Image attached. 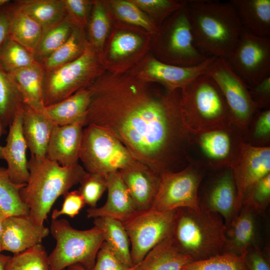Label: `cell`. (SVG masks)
I'll list each match as a JSON object with an SVG mask.
<instances>
[{"instance_id":"1","label":"cell","mask_w":270,"mask_h":270,"mask_svg":"<svg viewBox=\"0 0 270 270\" xmlns=\"http://www.w3.org/2000/svg\"><path fill=\"white\" fill-rule=\"evenodd\" d=\"M84 126L94 125L119 140L137 160L160 175L189 163L188 132L180 114L179 90L108 72L88 88Z\"/></svg>"},{"instance_id":"2","label":"cell","mask_w":270,"mask_h":270,"mask_svg":"<svg viewBox=\"0 0 270 270\" xmlns=\"http://www.w3.org/2000/svg\"><path fill=\"white\" fill-rule=\"evenodd\" d=\"M184 4L196 46L208 56L227 59L243 29L232 4L212 0Z\"/></svg>"},{"instance_id":"3","label":"cell","mask_w":270,"mask_h":270,"mask_svg":"<svg viewBox=\"0 0 270 270\" xmlns=\"http://www.w3.org/2000/svg\"><path fill=\"white\" fill-rule=\"evenodd\" d=\"M28 167L30 176L20 192L29 210L28 217L38 226H44L52 205L80 183L86 171L79 163L64 166L45 158L31 156Z\"/></svg>"},{"instance_id":"4","label":"cell","mask_w":270,"mask_h":270,"mask_svg":"<svg viewBox=\"0 0 270 270\" xmlns=\"http://www.w3.org/2000/svg\"><path fill=\"white\" fill-rule=\"evenodd\" d=\"M226 226L218 214L200 207L176 210L172 236L178 250L192 261L224 252Z\"/></svg>"},{"instance_id":"5","label":"cell","mask_w":270,"mask_h":270,"mask_svg":"<svg viewBox=\"0 0 270 270\" xmlns=\"http://www.w3.org/2000/svg\"><path fill=\"white\" fill-rule=\"evenodd\" d=\"M179 92L181 117L188 132L202 133L234 126L220 90L208 74L198 77Z\"/></svg>"},{"instance_id":"6","label":"cell","mask_w":270,"mask_h":270,"mask_svg":"<svg viewBox=\"0 0 270 270\" xmlns=\"http://www.w3.org/2000/svg\"><path fill=\"white\" fill-rule=\"evenodd\" d=\"M50 232L56 240L54 249L48 256L50 270H63L74 264L92 270L104 242L100 230L94 226L78 230L65 219H56L52 220Z\"/></svg>"},{"instance_id":"7","label":"cell","mask_w":270,"mask_h":270,"mask_svg":"<svg viewBox=\"0 0 270 270\" xmlns=\"http://www.w3.org/2000/svg\"><path fill=\"white\" fill-rule=\"evenodd\" d=\"M105 72L99 54L88 43L84 52L76 60L44 71L42 90L44 106L88 88Z\"/></svg>"},{"instance_id":"8","label":"cell","mask_w":270,"mask_h":270,"mask_svg":"<svg viewBox=\"0 0 270 270\" xmlns=\"http://www.w3.org/2000/svg\"><path fill=\"white\" fill-rule=\"evenodd\" d=\"M151 50L158 60L179 66H195L209 56L194 44L184 4L166 20L158 32L152 36Z\"/></svg>"},{"instance_id":"9","label":"cell","mask_w":270,"mask_h":270,"mask_svg":"<svg viewBox=\"0 0 270 270\" xmlns=\"http://www.w3.org/2000/svg\"><path fill=\"white\" fill-rule=\"evenodd\" d=\"M244 142L243 134L234 126L202 133L188 132V162L207 172L231 167L238 158Z\"/></svg>"},{"instance_id":"10","label":"cell","mask_w":270,"mask_h":270,"mask_svg":"<svg viewBox=\"0 0 270 270\" xmlns=\"http://www.w3.org/2000/svg\"><path fill=\"white\" fill-rule=\"evenodd\" d=\"M152 35L114 18L110 32L100 54L106 72L127 73L151 50Z\"/></svg>"},{"instance_id":"11","label":"cell","mask_w":270,"mask_h":270,"mask_svg":"<svg viewBox=\"0 0 270 270\" xmlns=\"http://www.w3.org/2000/svg\"><path fill=\"white\" fill-rule=\"evenodd\" d=\"M79 160L87 172L105 178L138 162L116 138L94 125L84 128Z\"/></svg>"},{"instance_id":"12","label":"cell","mask_w":270,"mask_h":270,"mask_svg":"<svg viewBox=\"0 0 270 270\" xmlns=\"http://www.w3.org/2000/svg\"><path fill=\"white\" fill-rule=\"evenodd\" d=\"M176 211L161 212L152 208L136 210L122 222L129 238L133 266L172 234Z\"/></svg>"},{"instance_id":"13","label":"cell","mask_w":270,"mask_h":270,"mask_svg":"<svg viewBox=\"0 0 270 270\" xmlns=\"http://www.w3.org/2000/svg\"><path fill=\"white\" fill-rule=\"evenodd\" d=\"M206 173L203 168L191 164L180 170L162 173L151 208L161 212L199 208V187Z\"/></svg>"},{"instance_id":"14","label":"cell","mask_w":270,"mask_h":270,"mask_svg":"<svg viewBox=\"0 0 270 270\" xmlns=\"http://www.w3.org/2000/svg\"><path fill=\"white\" fill-rule=\"evenodd\" d=\"M207 74L220 90L234 125L244 134L251 118L258 110L250 96L249 86L226 58H216Z\"/></svg>"},{"instance_id":"15","label":"cell","mask_w":270,"mask_h":270,"mask_svg":"<svg viewBox=\"0 0 270 270\" xmlns=\"http://www.w3.org/2000/svg\"><path fill=\"white\" fill-rule=\"evenodd\" d=\"M249 86L270 76V38L243 28L239 40L226 59Z\"/></svg>"},{"instance_id":"16","label":"cell","mask_w":270,"mask_h":270,"mask_svg":"<svg viewBox=\"0 0 270 270\" xmlns=\"http://www.w3.org/2000/svg\"><path fill=\"white\" fill-rule=\"evenodd\" d=\"M216 58L209 56L198 64L184 66L164 62L150 52L127 73L141 80L158 84L170 90H180L198 77L206 74Z\"/></svg>"},{"instance_id":"17","label":"cell","mask_w":270,"mask_h":270,"mask_svg":"<svg viewBox=\"0 0 270 270\" xmlns=\"http://www.w3.org/2000/svg\"><path fill=\"white\" fill-rule=\"evenodd\" d=\"M204 179L198 194L200 207L220 215L227 226L240 210L232 168L208 172Z\"/></svg>"},{"instance_id":"18","label":"cell","mask_w":270,"mask_h":270,"mask_svg":"<svg viewBox=\"0 0 270 270\" xmlns=\"http://www.w3.org/2000/svg\"><path fill=\"white\" fill-rule=\"evenodd\" d=\"M238 194L240 208L246 190L270 174V146L255 147L243 142L240 154L230 167Z\"/></svg>"},{"instance_id":"19","label":"cell","mask_w":270,"mask_h":270,"mask_svg":"<svg viewBox=\"0 0 270 270\" xmlns=\"http://www.w3.org/2000/svg\"><path fill=\"white\" fill-rule=\"evenodd\" d=\"M48 228L34 224L28 216H6L2 224V251L14 254L22 252L36 244L50 232Z\"/></svg>"},{"instance_id":"20","label":"cell","mask_w":270,"mask_h":270,"mask_svg":"<svg viewBox=\"0 0 270 270\" xmlns=\"http://www.w3.org/2000/svg\"><path fill=\"white\" fill-rule=\"evenodd\" d=\"M22 106L9 126L6 144L2 150V159L7 164L8 176L14 183L19 185L26 184L30 176L26 158L28 148L22 130Z\"/></svg>"},{"instance_id":"21","label":"cell","mask_w":270,"mask_h":270,"mask_svg":"<svg viewBox=\"0 0 270 270\" xmlns=\"http://www.w3.org/2000/svg\"><path fill=\"white\" fill-rule=\"evenodd\" d=\"M84 126V120L65 126L55 125L46 157L64 166L78 164Z\"/></svg>"},{"instance_id":"22","label":"cell","mask_w":270,"mask_h":270,"mask_svg":"<svg viewBox=\"0 0 270 270\" xmlns=\"http://www.w3.org/2000/svg\"><path fill=\"white\" fill-rule=\"evenodd\" d=\"M119 172L136 210L151 208L158 188L160 175L140 162Z\"/></svg>"},{"instance_id":"23","label":"cell","mask_w":270,"mask_h":270,"mask_svg":"<svg viewBox=\"0 0 270 270\" xmlns=\"http://www.w3.org/2000/svg\"><path fill=\"white\" fill-rule=\"evenodd\" d=\"M106 178L108 190L106 202L100 207L88 208L87 217H108L122 222L136 210V206L119 172L109 174Z\"/></svg>"},{"instance_id":"24","label":"cell","mask_w":270,"mask_h":270,"mask_svg":"<svg viewBox=\"0 0 270 270\" xmlns=\"http://www.w3.org/2000/svg\"><path fill=\"white\" fill-rule=\"evenodd\" d=\"M55 125L45 114L44 108L37 110L23 104L22 130L31 156L46 157L48 144Z\"/></svg>"},{"instance_id":"25","label":"cell","mask_w":270,"mask_h":270,"mask_svg":"<svg viewBox=\"0 0 270 270\" xmlns=\"http://www.w3.org/2000/svg\"><path fill=\"white\" fill-rule=\"evenodd\" d=\"M257 215L250 208L242 206L226 226L224 252L242 255L257 244Z\"/></svg>"},{"instance_id":"26","label":"cell","mask_w":270,"mask_h":270,"mask_svg":"<svg viewBox=\"0 0 270 270\" xmlns=\"http://www.w3.org/2000/svg\"><path fill=\"white\" fill-rule=\"evenodd\" d=\"M192 261L178 250L171 234L152 248L130 270H181Z\"/></svg>"},{"instance_id":"27","label":"cell","mask_w":270,"mask_h":270,"mask_svg":"<svg viewBox=\"0 0 270 270\" xmlns=\"http://www.w3.org/2000/svg\"><path fill=\"white\" fill-rule=\"evenodd\" d=\"M242 27L262 37L270 35V0H231Z\"/></svg>"},{"instance_id":"28","label":"cell","mask_w":270,"mask_h":270,"mask_svg":"<svg viewBox=\"0 0 270 270\" xmlns=\"http://www.w3.org/2000/svg\"><path fill=\"white\" fill-rule=\"evenodd\" d=\"M91 96L89 88L78 92L62 100L44 107V112L58 126L84 120Z\"/></svg>"},{"instance_id":"29","label":"cell","mask_w":270,"mask_h":270,"mask_svg":"<svg viewBox=\"0 0 270 270\" xmlns=\"http://www.w3.org/2000/svg\"><path fill=\"white\" fill-rule=\"evenodd\" d=\"M7 6L9 37L32 53L42 34V28L14 2H10Z\"/></svg>"},{"instance_id":"30","label":"cell","mask_w":270,"mask_h":270,"mask_svg":"<svg viewBox=\"0 0 270 270\" xmlns=\"http://www.w3.org/2000/svg\"><path fill=\"white\" fill-rule=\"evenodd\" d=\"M11 74L24 104L35 109L43 110L42 90L44 70L40 64L36 63Z\"/></svg>"},{"instance_id":"31","label":"cell","mask_w":270,"mask_h":270,"mask_svg":"<svg viewBox=\"0 0 270 270\" xmlns=\"http://www.w3.org/2000/svg\"><path fill=\"white\" fill-rule=\"evenodd\" d=\"M93 222L101 230L104 241L116 256L128 267H132L130 240L122 222L108 217L94 218Z\"/></svg>"},{"instance_id":"32","label":"cell","mask_w":270,"mask_h":270,"mask_svg":"<svg viewBox=\"0 0 270 270\" xmlns=\"http://www.w3.org/2000/svg\"><path fill=\"white\" fill-rule=\"evenodd\" d=\"M113 20L106 0H92L86 31L89 44L99 54L110 32Z\"/></svg>"},{"instance_id":"33","label":"cell","mask_w":270,"mask_h":270,"mask_svg":"<svg viewBox=\"0 0 270 270\" xmlns=\"http://www.w3.org/2000/svg\"><path fill=\"white\" fill-rule=\"evenodd\" d=\"M76 27L66 16L56 24L43 29L32 52L35 62L41 64L69 38Z\"/></svg>"},{"instance_id":"34","label":"cell","mask_w":270,"mask_h":270,"mask_svg":"<svg viewBox=\"0 0 270 270\" xmlns=\"http://www.w3.org/2000/svg\"><path fill=\"white\" fill-rule=\"evenodd\" d=\"M88 44L86 30L75 28L68 40L40 64L48 71L68 64L82 56Z\"/></svg>"},{"instance_id":"35","label":"cell","mask_w":270,"mask_h":270,"mask_svg":"<svg viewBox=\"0 0 270 270\" xmlns=\"http://www.w3.org/2000/svg\"><path fill=\"white\" fill-rule=\"evenodd\" d=\"M23 104L12 74L0 65V124L4 128L12 123Z\"/></svg>"},{"instance_id":"36","label":"cell","mask_w":270,"mask_h":270,"mask_svg":"<svg viewBox=\"0 0 270 270\" xmlns=\"http://www.w3.org/2000/svg\"><path fill=\"white\" fill-rule=\"evenodd\" d=\"M14 2L43 29L66 16L63 0H16Z\"/></svg>"},{"instance_id":"37","label":"cell","mask_w":270,"mask_h":270,"mask_svg":"<svg viewBox=\"0 0 270 270\" xmlns=\"http://www.w3.org/2000/svg\"><path fill=\"white\" fill-rule=\"evenodd\" d=\"M106 2L116 20L140 28L152 36L158 32L160 26L130 0H108Z\"/></svg>"},{"instance_id":"38","label":"cell","mask_w":270,"mask_h":270,"mask_svg":"<svg viewBox=\"0 0 270 270\" xmlns=\"http://www.w3.org/2000/svg\"><path fill=\"white\" fill-rule=\"evenodd\" d=\"M25 185L14 183L8 176L6 168L0 166V209L7 216H28L29 210L20 193Z\"/></svg>"},{"instance_id":"39","label":"cell","mask_w":270,"mask_h":270,"mask_svg":"<svg viewBox=\"0 0 270 270\" xmlns=\"http://www.w3.org/2000/svg\"><path fill=\"white\" fill-rule=\"evenodd\" d=\"M36 63L31 52L10 37L0 49V65L10 74Z\"/></svg>"},{"instance_id":"40","label":"cell","mask_w":270,"mask_h":270,"mask_svg":"<svg viewBox=\"0 0 270 270\" xmlns=\"http://www.w3.org/2000/svg\"><path fill=\"white\" fill-rule=\"evenodd\" d=\"M5 270H50L44 246L36 244L10 256Z\"/></svg>"},{"instance_id":"41","label":"cell","mask_w":270,"mask_h":270,"mask_svg":"<svg viewBox=\"0 0 270 270\" xmlns=\"http://www.w3.org/2000/svg\"><path fill=\"white\" fill-rule=\"evenodd\" d=\"M244 140L255 147L270 146V108L255 112L244 134Z\"/></svg>"},{"instance_id":"42","label":"cell","mask_w":270,"mask_h":270,"mask_svg":"<svg viewBox=\"0 0 270 270\" xmlns=\"http://www.w3.org/2000/svg\"><path fill=\"white\" fill-rule=\"evenodd\" d=\"M245 254L224 252L204 260L192 261L181 270H246Z\"/></svg>"},{"instance_id":"43","label":"cell","mask_w":270,"mask_h":270,"mask_svg":"<svg viewBox=\"0 0 270 270\" xmlns=\"http://www.w3.org/2000/svg\"><path fill=\"white\" fill-rule=\"evenodd\" d=\"M270 202V174L256 181L245 190L242 206L254 210L257 214L264 213Z\"/></svg>"},{"instance_id":"44","label":"cell","mask_w":270,"mask_h":270,"mask_svg":"<svg viewBox=\"0 0 270 270\" xmlns=\"http://www.w3.org/2000/svg\"><path fill=\"white\" fill-rule=\"evenodd\" d=\"M160 26L163 22L181 8L184 1L174 0H130Z\"/></svg>"},{"instance_id":"45","label":"cell","mask_w":270,"mask_h":270,"mask_svg":"<svg viewBox=\"0 0 270 270\" xmlns=\"http://www.w3.org/2000/svg\"><path fill=\"white\" fill-rule=\"evenodd\" d=\"M80 184L78 191L86 204L90 208L96 207L98 202L106 190V178L100 174L86 172Z\"/></svg>"},{"instance_id":"46","label":"cell","mask_w":270,"mask_h":270,"mask_svg":"<svg viewBox=\"0 0 270 270\" xmlns=\"http://www.w3.org/2000/svg\"><path fill=\"white\" fill-rule=\"evenodd\" d=\"M66 16L76 28L86 30L92 0H63Z\"/></svg>"},{"instance_id":"47","label":"cell","mask_w":270,"mask_h":270,"mask_svg":"<svg viewBox=\"0 0 270 270\" xmlns=\"http://www.w3.org/2000/svg\"><path fill=\"white\" fill-rule=\"evenodd\" d=\"M92 270H130L104 241L98 250Z\"/></svg>"},{"instance_id":"48","label":"cell","mask_w":270,"mask_h":270,"mask_svg":"<svg viewBox=\"0 0 270 270\" xmlns=\"http://www.w3.org/2000/svg\"><path fill=\"white\" fill-rule=\"evenodd\" d=\"M85 205L84 198L78 190L68 192L64 195L62 208L53 210L52 214V220L58 219L62 215H66L73 218L79 214Z\"/></svg>"},{"instance_id":"49","label":"cell","mask_w":270,"mask_h":270,"mask_svg":"<svg viewBox=\"0 0 270 270\" xmlns=\"http://www.w3.org/2000/svg\"><path fill=\"white\" fill-rule=\"evenodd\" d=\"M246 270H270L269 256L258 244L250 248L244 257Z\"/></svg>"},{"instance_id":"50","label":"cell","mask_w":270,"mask_h":270,"mask_svg":"<svg viewBox=\"0 0 270 270\" xmlns=\"http://www.w3.org/2000/svg\"><path fill=\"white\" fill-rule=\"evenodd\" d=\"M249 90L258 110L270 108V76L249 87Z\"/></svg>"},{"instance_id":"51","label":"cell","mask_w":270,"mask_h":270,"mask_svg":"<svg viewBox=\"0 0 270 270\" xmlns=\"http://www.w3.org/2000/svg\"><path fill=\"white\" fill-rule=\"evenodd\" d=\"M8 4L0 10V49L9 38L10 20Z\"/></svg>"},{"instance_id":"52","label":"cell","mask_w":270,"mask_h":270,"mask_svg":"<svg viewBox=\"0 0 270 270\" xmlns=\"http://www.w3.org/2000/svg\"><path fill=\"white\" fill-rule=\"evenodd\" d=\"M10 256L0 254V270H5L6 263Z\"/></svg>"},{"instance_id":"53","label":"cell","mask_w":270,"mask_h":270,"mask_svg":"<svg viewBox=\"0 0 270 270\" xmlns=\"http://www.w3.org/2000/svg\"><path fill=\"white\" fill-rule=\"evenodd\" d=\"M7 216L0 209V254L2 251V224L4 218Z\"/></svg>"},{"instance_id":"54","label":"cell","mask_w":270,"mask_h":270,"mask_svg":"<svg viewBox=\"0 0 270 270\" xmlns=\"http://www.w3.org/2000/svg\"><path fill=\"white\" fill-rule=\"evenodd\" d=\"M66 270H88L80 264H74L68 266Z\"/></svg>"},{"instance_id":"55","label":"cell","mask_w":270,"mask_h":270,"mask_svg":"<svg viewBox=\"0 0 270 270\" xmlns=\"http://www.w3.org/2000/svg\"><path fill=\"white\" fill-rule=\"evenodd\" d=\"M6 133V128H4L0 124V138L1 136ZM2 146L0 145V159H2Z\"/></svg>"},{"instance_id":"56","label":"cell","mask_w":270,"mask_h":270,"mask_svg":"<svg viewBox=\"0 0 270 270\" xmlns=\"http://www.w3.org/2000/svg\"><path fill=\"white\" fill-rule=\"evenodd\" d=\"M10 2L9 0H0V10Z\"/></svg>"},{"instance_id":"57","label":"cell","mask_w":270,"mask_h":270,"mask_svg":"<svg viewBox=\"0 0 270 270\" xmlns=\"http://www.w3.org/2000/svg\"><path fill=\"white\" fill-rule=\"evenodd\" d=\"M63 270H66V269Z\"/></svg>"}]
</instances>
